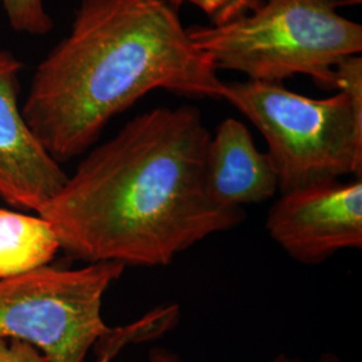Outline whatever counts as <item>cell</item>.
<instances>
[{
  "label": "cell",
  "instance_id": "6da1fadb",
  "mask_svg": "<svg viewBox=\"0 0 362 362\" xmlns=\"http://www.w3.org/2000/svg\"><path fill=\"white\" fill-rule=\"evenodd\" d=\"M209 140L194 106L141 113L90 151L37 215L49 221L71 258L168 266L246 218L243 208L220 207L208 196Z\"/></svg>",
  "mask_w": 362,
  "mask_h": 362
},
{
  "label": "cell",
  "instance_id": "7a4b0ae2",
  "mask_svg": "<svg viewBox=\"0 0 362 362\" xmlns=\"http://www.w3.org/2000/svg\"><path fill=\"white\" fill-rule=\"evenodd\" d=\"M221 88L169 0H81L69 34L37 67L22 113L61 164L151 91L221 98Z\"/></svg>",
  "mask_w": 362,
  "mask_h": 362
},
{
  "label": "cell",
  "instance_id": "3957f363",
  "mask_svg": "<svg viewBox=\"0 0 362 362\" xmlns=\"http://www.w3.org/2000/svg\"><path fill=\"white\" fill-rule=\"evenodd\" d=\"M362 0H263L251 13L223 25L187 28L216 70H233L251 81L282 83L309 76L334 90L339 61L362 52V26L338 13Z\"/></svg>",
  "mask_w": 362,
  "mask_h": 362
},
{
  "label": "cell",
  "instance_id": "277c9868",
  "mask_svg": "<svg viewBox=\"0 0 362 362\" xmlns=\"http://www.w3.org/2000/svg\"><path fill=\"white\" fill-rule=\"evenodd\" d=\"M221 98L263 134L281 194L362 172V100L310 98L282 83L223 82Z\"/></svg>",
  "mask_w": 362,
  "mask_h": 362
},
{
  "label": "cell",
  "instance_id": "5b68a950",
  "mask_svg": "<svg viewBox=\"0 0 362 362\" xmlns=\"http://www.w3.org/2000/svg\"><path fill=\"white\" fill-rule=\"evenodd\" d=\"M124 270L121 263L98 262L76 270L45 266L0 279V338L27 342L50 362H86L110 329L103 299Z\"/></svg>",
  "mask_w": 362,
  "mask_h": 362
},
{
  "label": "cell",
  "instance_id": "8992f818",
  "mask_svg": "<svg viewBox=\"0 0 362 362\" xmlns=\"http://www.w3.org/2000/svg\"><path fill=\"white\" fill-rule=\"evenodd\" d=\"M266 228L291 258L317 264L342 250L362 248V180H336L281 194Z\"/></svg>",
  "mask_w": 362,
  "mask_h": 362
},
{
  "label": "cell",
  "instance_id": "52a82bcc",
  "mask_svg": "<svg viewBox=\"0 0 362 362\" xmlns=\"http://www.w3.org/2000/svg\"><path fill=\"white\" fill-rule=\"evenodd\" d=\"M23 64L0 49V197L37 214L64 188L69 175L39 143L18 104Z\"/></svg>",
  "mask_w": 362,
  "mask_h": 362
},
{
  "label": "cell",
  "instance_id": "ba28073f",
  "mask_svg": "<svg viewBox=\"0 0 362 362\" xmlns=\"http://www.w3.org/2000/svg\"><path fill=\"white\" fill-rule=\"evenodd\" d=\"M204 180L208 196L224 208L263 203L279 191L270 156L259 151L248 128L235 118L224 119L211 136Z\"/></svg>",
  "mask_w": 362,
  "mask_h": 362
},
{
  "label": "cell",
  "instance_id": "9c48e42d",
  "mask_svg": "<svg viewBox=\"0 0 362 362\" xmlns=\"http://www.w3.org/2000/svg\"><path fill=\"white\" fill-rule=\"evenodd\" d=\"M59 250L49 221L0 208V279L49 266Z\"/></svg>",
  "mask_w": 362,
  "mask_h": 362
},
{
  "label": "cell",
  "instance_id": "30bf717a",
  "mask_svg": "<svg viewBox=\"0 0 362 362\" xmlns=\"http://www.w3.org/2000/svg\"><path fill=\"white\" fill-rule=\"evenodd\" d=\"M161 322L153 313L145 314L143 318L132 324L110 327L93 346L95 358L91 362H112L127 345L152 341L161 336Z\"/></svg>",
  "mask_w": 362,
  "mask_h": 362
},
{
  "label": "cell",
  "instance_id": "8fae6325",
  "mask_svg": "<svg viewBox=\"0 0 362 362\" xmlns=\"http://www.w3.org/2000/svg\"><path fill=\"white\" fill-rule=\"evenodd\" d=\"M8 23L13 31L42 37L54 27L43 0H1Z\"/></svg>",
  "mask_w": 362,
  "mask_h": 362
},
{
  "label": "cell",
  "instance_id": "7c38bea8",
  "mask_svg": "<svg viewBox=\"0 0 362 362\" xmlns=\"http://www.w3.org/2000/svg\"><path fill=\"white\" fill-rule=\"evenodd\" d=\"M176 8L181 3H191L207 13L212 25H223L235 18L254 11L263 0H169Z\"/></svg>",
  "mask_w": 362,
  "mask_h": 362
},
{
  "label": "cell",
  "instance_id": "4fadbf2b",
  "mask_svg": "<svg viewBox=\"0 0 362 362\" xmlns=\"http://www.w3.org/2000/svg\"><path fill=\"white\" fill-rule=\"evenodd\" d=\"M0 362H50L35 346L19 341L0 338Z\"/></svg>",
  "mask_w": 362,
  "mask_h": 362
},
{
  "label": "cell",
  "instance_id": "5bb4252c",
  "mask_svg": "<svg viewBox=\"0 0 362 362\" xmlns=\"http://www.w3.org/2000/svg\"><path fill=\"white\" fill-rule=\"evenodd\" d=\"M149 362H181L179 357L169 351L167 349H152L149 351ZM269 362H342L337 356H332V354H326V356H321L318 360L315 361H303V360H297V358H288L285 354H279L278 357L272 358V361Z\"/></svg>",
  "mask_w": 362,
  "mask_h": 362
}]
</instances>
